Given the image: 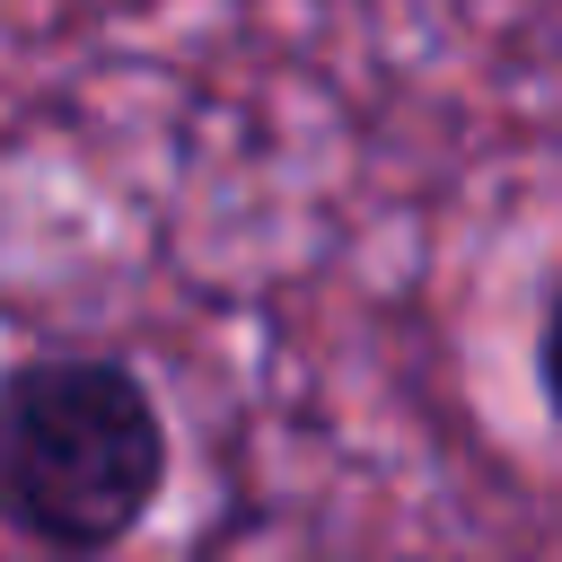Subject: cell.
I'll return each mask as SVG.
<instances>
[{"mask_svg":"<svg viewBox=\"0 0 562 562\" xmlns=\"http://www.w3.org/2000/svg\"><path fill=\"white\" fill-rule=\"evenodd\" d=\"M176 439L123 351H26L0 369V527L53 562H105L167 501Z\"/></svg>","mask_w":562,"mask_h":562,"instance_id":"obj_1","label":"cell"},{"mask_svg":"<svg viewBox=\"0 0 562 562\" xmlns=\"http://www.w3.org/2000/svg\"><path fill=\"white\" fill-rule=\"evenodd\" d=\"M536 395L562 430V272L544 281V307H536Z\"/></svg>","mask_w":562,"mask_h":562,"instance_id":"obj_2","label":"cell"}]
</instances>
